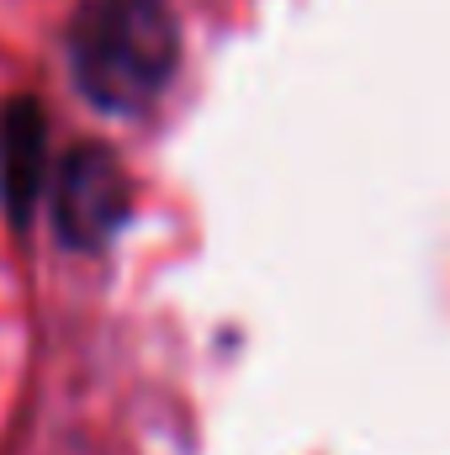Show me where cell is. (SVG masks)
Instances as JSON below:
<instances>
[{"label": "cell", "instance_id": "cell-1", "mask_svg": "<svg viewBox=\"0 0 450 455\" xmlns=\"http://www.w3.org/2000/svg\"><path fill=\"white\" fill-rule=\"evenodd\" d=\"M181 27L170 0H85L69 27V69L91 107L143 112L175 75Z\"/></svg>", "mask_w": 450, "mask_h": 455}, {"label": "cell", "instance_id": "cell-2", "mask_svg": "<svg viewBox=\"0 0 450 455\" xmlns=\"http://www.w3.org/2000/svg\"><path fill=\"white\" fill-rule=\"evenodd\" d=\"M133 207V180L122 170L112 148L101 143H80L59 159L53 175V228L69 249H107L117 228L127 223Z\"/></svg>", "mask_w": 450, "mask_h": 455}, {"label": "cell", "instance_id": "cell-3", "mask_svg": "<svg viewBox=\"0 0 450 455\" xmlns=\"http://www.w3.org/2000/svg\"><path fill=\"white\" fill-rule=\"evenodd\" d=\"M48 180V116L32 96L0 107V207L16 228L32 223V207Z\"/></svg>", "mask_w": 450, "mask_h": 455}]
</instances>
